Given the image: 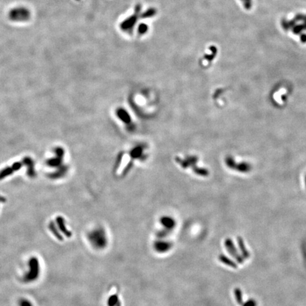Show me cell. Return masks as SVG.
I'll use <instances>...</instances> for the list:
<instances>
[{
  "instance_id": "ba28073f",
  "label": "cell",
  "mask_w": 306,
  "mask_h": 306,
  "mask_svg": "<svg viewBox=\"0 0 306 306\" xmlns=\"http://www.w3.org/2000/svg\"><path fill=\"white\" fill-rule=\"evenodd\" d=\"M235 298L236 301L238 303L242 305V292L239 288H236L235 290Z\"/></svg>"
},
{
  "instance_id": "52a82bcc",
  "label": "cell",
  "mask_w": 306,
  "mask_h": 306,
  "mask_svg": "<svg viewBox=\"0 0 306 306\" xmlns=\"http://www.w3.org/2000/svg\"><path fill=\"white\" fill-rule=\"evenodd\" d=\"M118 302V296L117 294L111 296L108 300V306H115Z\"/></svg>"
},
{
  "instance_id": "6da1fadb",
  "label": "cell",
  "mask_w": 306,
  "mask_h": 306,
  "mask_svg": "<svg viewBox=\"0 0 306 306\" xmlns=\"http://www.w3.org/2000/svg\"><path fill=\"white\" fill-rule=\"evenodd\" d=\"M225 245H226V247L227 248V249H228L229 253H230L232 257L235 258L236 260L238 261V262L239 263L243 262V259L239 255L235 247L233 242H232V240H231L230 238H228V239H227L226 240V242H225Z\"/></svg>"
},
{
  "instance_id": "3957f363",
  "label": "cell",
  "mask_w": 306,
  "mask_h": 306,
  "mask_svg": "<svg viewBox=\"0 0 306 306\" xmlns=\"http://www.w3.org/2000/svg\"><path fill=\"white\" fill-rule=\"evenodd\" d=\"M161 223L168 230H171L175 226V221L169 217H162Z\"/></svg>"
},
{
  "instance_id": "8992f818",
  "label": "cell",
  "mask_w": 306,
  "mask_h": 306,
  "mask_svg": "<svg viewBox=\"0 0 306 306\" xmlns=\"http://www.w3.org/2000/svg\"><path fill=\"white\" fill-rule=\"evenodd\" d=\"M117 115L121 118V120H122L125 123H129L130 121V115L124 109H118L117 111Z\"/></svg>"
},
{
  "instance_id": "5b68a950",
  "label": "cell",
  "mask_w": 306,
  "mask_h": 306,
  "mask_svg": "<svg viewBox=\"0 0 306 306\" xmlns=\"http://www.w3.org/2000/svg\"><path fill=\"white\" fill-rule=\"evenodd\" d=\"M238 245H239V247H240V250H241L242 255H243L244 258H245V259H247V258H249V253L248 252V251L247 250V249H246L245 246H244L243 240H242V239L241 238H240V237H239V238H238Z\"/></svg>"
},
{
  "instance_id": "7a4b0ae2",
  "label": "cell",
  "mask_w": 306,
  "mask_h": 306,
  "mask_svg": "<svg viewBox=\"0 0 306 306\" xmlns=\"http://www.w3.org/2000/svg\"><path fill=\"white\" fill-rule=\"evenodd\" d=\"M171 247H172V244L167 242H157L155 244L156 251L159 252H165L170 249Z\"/></svg>"
},
{
  "instance_id": "8fae6325",
  "label": "cell",
  "mask_w": 306,
  "mask_h": 306,
  "mask_svg": "<svg viewBox=\"0 0 306 306\" xmlns=\"http://www.w3.org/2000/svg\"><path fill=\"white\" fill-rule=\"evenodd\" d=\"M115 306H121V303H120V301L118 302V303L116 304V305H115Z\"/></svg>"
},
{
  "instance_id": "277c9868",
  "label": "cell",
  "mask_w": 306,
  "mask_h": 306,
  "mask_svg": "<svg viewBox=\"0 0 306 306\" xmlns=\"http://www.w3.org/2000/svg\"><path fill=\"white\" fill-rule=\"evenodd\" d=\"M219 259H220V261H221V262H223V264H225L228 265V266L232 267V268H234V269H236L237 268V264L235 263L234 262V261H232V260H230V259H229L228 257H227L225 256L224 255H219Z\"/></svg>"
},
{
  "instance_id": "9c48e42d",
  "label": "cell",
  "mask_w": 306,
  "mask_h": 306,
  "mask_svg": "<svg viewBox=\"0 0 306 306\" xmlns=\"http://www.w3.org/2000/svg\"><path fill=\"white\" fill-rule=\"evenodd\" d=\"M169 233V231H162V232H159V233H157V237H159L161 238H164V237H166Z\"/></svg>"
},
{
  "instance_id": "30bf717a",
  "label": "cell",
  "mask_w": 306,
  "mask_h": 306,
  "mask_svg": "<svg viewBox=\"0 0 306 306\" xmlns=\"http://www.w3.org/2000/svg\"><path fill=\"white\" fill-rule=\"evenodd\" d=\"M243 306H256V302L253 300H250L247 301L245 304H244Z\"/></svg>"
}]
</instances>
